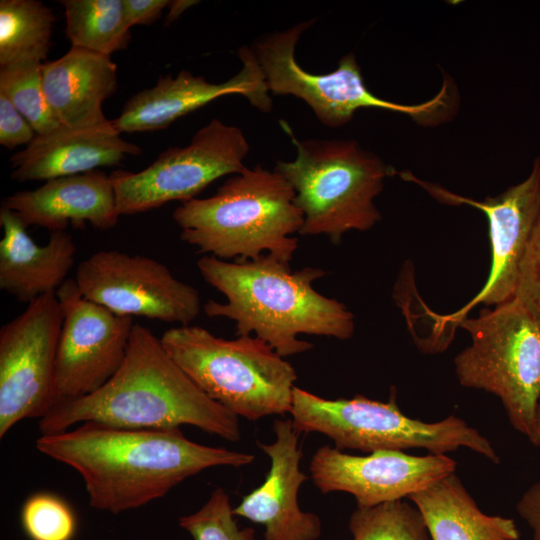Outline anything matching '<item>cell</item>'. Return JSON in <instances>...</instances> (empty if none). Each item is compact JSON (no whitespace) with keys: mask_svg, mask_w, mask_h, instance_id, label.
Masks as SVG:
<instances>
[{"mask_svg":"<svg viewBox=\"0 0 540 540\" xmlns=\"http://www.w3.org/2000/svg\"><path fill=\"white\" fill-rule=\"evenodd\" d=\"M35 445L80 474L91 507L112 514L164 497L205 469L254 461L249 453L191 441L180 428L134 429L93 421L41 435Z\"/></svg>","mask_w":540,"mask_h":540,"instance_id":"6da1fadb","label":"cell"},{"mask_svg":"<svg viewBox=\"0 0 540 540\" xmlns=\"http://www.w3.org/2000/svg\"><path fill=\"white\" fill-rule=\"evenodd\" d=\"M89 421L134 429L192 425L231 442L241 437L238 417L209 398L139 323L118 371L95 392L58 401L38 428L55 434Z\"/></svg>","mask_w":540,"mask_h":540,"instance_id":"7a4b0ae2","label":"cell"},{"mask_svg":"<svg viewBox=\"0 0 540 540\" xmlns=\"http://www.w3.org/2000/svg\"><path fill=\"white\" fill-rule=\"evenodd\" d=\"M197 267L226 297V303L208 300L205 314L233 320L237 336L254 333L284 358L312 349L300 334L346 340L354 333L352 312L314 289L313 283L327 274L321 268L292 271L270 254L243 262L204 255Z\"/></svg>","mask_w":540,"mask_h":540,"instance_id":"3957f363","label":"cell"},{"mask_svg":"<svg viewBox=\"0 0 540 540\" xmlns=\"http://www.w3.org/2000/svg\"><path fill=\"white\" fill-rule=\"evenodd\" d=\"M295 192L278 172L246 167L208 198L181 203L173 219L180 238L198 253L243 262L270 254L289 264L298 248L303 213Z\"/></svg>","mask_w":540,"mask_h":540,"instance_id":"277c9868","label":"cell"},{"mask_svg":"<svg viewBox=\"0 0 540 540\" xmlns=\"http://www.w3.org/2000/svg\"><path fill=\"white\" fill-rule=\"evenodd\" d=\"M282 126L297 153L292 161H277L274 171L295 192L304 217L299 234L326 235L337 245L346 232L372 229L382 219L375 198L396 171L355 140H298L286 123Z\"/></svg>","mask_w":540,"mask_h":540,"instance_id":"5b68a950","label":"cell"},{"mask_svg":"<svg viewBox=\"0 0 540 540\" xmlns=\"http://www.w3.org/2000/svg\"><path fill=\"white\" fill-rule=\"evenodd\" d=\"M160 340L187 376L237 417L256 421L290 412L296 371L258 337L226 340L185 325L166 330Z\"/></svg>","mask_w":540,"mask_h":540,"instance_id":"8992f818","label":"cell"},{"mask_svg":"<svg viewBox=\"0 0 540 540\" xmlns=\"http://www.w3.org/2000/svg\"><path fill=\"white\" fill-rule=\"evenodd\" d=\"M289 413L300 434L321 433L341 451L369 454L422 448L439 455L468 448L493 463L500 461L490 441L459 417L451 415L431 423L404 414L394 389L389 400L381 402L361 395L329 400L295 386Z\"/></svg>","mask_w":540,"mask_h":540,"instance_id":"52a82bcc","label":"cell"},{"mask_svg":"<svg viewBox=\"0 0 540 540\" xmlns=\"http://www.w3.org/2000/svg\"><path fill=\"white\" fill-rule=\"evenodd\" d=\"M314 21L306 20L263 35L252 45L270 93L293 95L303 100L316 118L331 128L346 125L355 112L363 108L402 113L423 126L440 125L454 116L458 106L457 92L447 79L432 99L402 104L379 98L367 88L352 52L344 55L337 68L329 73L306 71L295 58V48L303 32Z\"/></svg>","mask_w":540,"mask_h":540,"instance_id":"ba28073f","label":"cell"},{"mask_svg":"<svg viewBox=\"0 0 540 540\" xmlns=\"http://www.w3.org/2000/svg\"><path fill=\"white\" fill-rule=\"evenodd\" d=\"M458 324L471 337L454 359L459 383L497 396L511 425L530 440L540 402V323L512 298Z\"/></svg>","mask_w":540,"mask_h":540,"instance_id":"9c48e42d","label":"cell"},{"mask_svg":"<svg viewBox=\"0 0 540 540\" xmlns=\"http://www.w3.org/2000/svg\"><path fill=\"white\" fill-rule=\"evenodd\" d=\"M249 149L239 127L212 119L188 145L169 147L147 168L113 171L109 177L117 212L119 216L132 215L170 201L183 203L197 198L215 180L241 173Z\"/></svg>","mask_w":540,"mask_h":540,"instance_id":"30bf717a","label":"cell"},{"mask_svg":"<svg viewBox=\"0 0 540 540\" xmlns=\"http://www.w3.org/2000/svg\"><path fill=\"white\" fill-rule=\"evenodd\" d=\"M63 323L55 293L29 304L0 330V438L19 421L42 418L55 404L54 380Z\"/></svg>","mask_w":540,"mask_h":540,"instance_id":"8fae6325","label":"cell"},{"mask_svg":"<svg viewBox=\"0 0 540 540\" xmlns=\"http://www.w3.org/2000/svg\"><path fill=\"white\" fill-rule=\"evenodd\" d=\"M74 280L85 298L118 315L185 326L201 311L197 289L143 255L99 250L78 264Z\"/></svg>","mask_w":540,"mask_h":540,"instance_id":"7c38bea8","label":"cell"},{"mask_svg":"<svg viewBox=\"0 0 540 540\" xmlns=\"http://www.w3.org/2000/svg\"><path fill=\"white\" fill-rule=\"evenodd\" d=\"M56 296L63 323L55 368V404L102 387L123 363L135 324L133 317L118 315L85 298L74 279H67Z\"/></svg>","mask_w":540,"mask_h":540,"instance_id":"4fadbf2b","label":"cell"},{"mask_svg":"<svg viewBox=\"0 0 540 540\" xmlns=\"http://www.w3.org/2000/svg\"><path fill=\"white\" fill-rule=\"evenodd\" d=\"M400 175L404 180L418 184L442 203L465 204L482 210L488 220L491 268L487 282L468 304L443 319L459 323L477 304L497 306L514 298L522 260L540 213V156L534 159L524 180L483 201L457 195L410 172H401Z\"/></svg>","mask_w":540,"mask_h":540,"instance_id":"5bb4252c","label":"cell"},{"mask_svg":"<svg viewBox=\"0 0 540 540\" xmlns=\"http://www.w3.org/2000/svg\"><path fill=\"white\" fill-rule=\"evenodd\" d=\"M456 466L446 454L380 450L356 456L325 445L313 454L309 471L322 493L346 492L354 496L357 507H373L409 498L455 473Z\"/></svg>","mask_w":540,"mask_h":540,"instance_id":"9a60e30c","label":"cell"},{"mask_svg":"<svg viewBox=\"0 0 540 540\" xmlns=\"http://www.w3.org/2000/svg\"><path fill=\"white\" fill-rule=\"evenodd\" d=\"M241 70L225 82L213 83L188 70L161 75L152 88L134 94L112 121L119 133L165 129L177 119L225 95L239 94L262 112L272 109L262 70L251 47L238 50Z\"/></svg>","mask_w":540,"mask_h":540,"instance_id":"2e32d148","label":"cell"},{"mask_svg":"<svg viewBox=\"0 0 540 540\" xmlns=\"http://www.w3.org/2000/svg\"><path fill=\"white\" fill-rule=\"evenodd\" d=\"M273 431L274 442H257L270 458L266 478L243 497L233 514L263 525L264 540H317L321 521L316 514L303 511L297 499L301 485L308 480L300 469V433L291 419H275Z\"/></svg>","mask_w":540,"mask_h":540,"instance_id":"e0dca14e","label":"cell"},{"mask_svg":"<svg viewBox=\"0 0 540 540\" xmlns=\"http://www.w3.org/2000/svg\"><path fill=\"white\" fill-rule=\"evenodd\" d=\"M141 148L121 138L112 121L94 127L60 125L37 134L23 150L10 158V177L16 182L50 180L82 174L100 167L119 165Z\"/></svg>","mask_w":540,"mask_h":540,"instance_id":"ac0fdd59","label":"cell"},{"mask_svg":"<svg viewBox=\"0 0 540 540\" xmlns=\"http://www.w3.org/2000/svg\"><path fill=\"white\" fill-rule=\"evenodd\" d=\"M1 207L11 210L26 228L36 225L50 232L86 222L109 230L120 217L110 177L99 170L47 180L36 189L5 197Z\"/></svg>","mask_w":540,"mask_h":540,"instance_id":"d6986e66","label":"cell"},{"mask_svg":"<svg viewBox=\"0 0 540 540\" xmlns=\"http://www.w3.org/2000/svg\"><path fill=\"white\" fill-rule=\"evenodd\" d=\"M0 288L17 301L29 304L36 298L55 293L67 280L77 251L72 235L50 232L45 245L33 241L21 220L1 207Z\"/></svg>","mask_w":540,"mask_h":540,"instance_id":"ffe728a7","label":"cell"},{"mask_svg":"<svg viewBox=\"0 0 540 540\" xmlns=\"http://www.w3.org/2000/svg\"><path fill=\"white\" fill-rule=\"evenodd\" d=\"M44 92L60 124L73 128L103 125V103L118 87L111 56L73 47L60 58L42 63Z\"/></svg>","mask_w":540,"mask_h":540,"instance_id":"44dd1931","label":"cell"},{"mask_svg":"<svg viewBox=\"0 0 540 540\" xmlns=\"http://www.w3.org/2000/svg\"><path fill=\"white\" fill-rule=\"evenodd\" d=\"M409 499L420 512L431 540H519L511 518L480 510L459 477L450 474Z\"/></svg>","mask_w":540,"mask_h":540,"instance_id":"7402d4cb","label":"cell"},{"mask_svg":"<svg viewBox=\"0 0 540 540\" xmlns=\"http://www.w3.org/2000/svg\"><path fill=\"white\" fill-rule=\"evenodd\" d=\"M56 18L37 0L0 1V66L40 62L51 47Z\"/></svg>","mask_w":540,"mask_h":540,"instance_id":"603a6c76","label":"cell"},{"mask_svg":"<svg viewBox=\"0 0 540 540\" xmlns=\"http://www.w3.org/2000/svg\"><path fill=\"white\" fill-rule=\"evenodd\" d=\"M71 46L111 56L126 49L131 34L123 0H63Z\"/></svg>","mask_w":540,"mask_h":540,"instance_id":"cb8c5ba5","label":"cell"},{"mask_svg":"<svg viewBox=\"0 0 540 540\" xmlns=\"http://www.w3.org/2000/svg\"><path fill=\"white\" fill-rule=\"evenodd\" d=\"M353 540H429L415 506L397 500L373 507H357L350 516Z\"/></svg>","mask_w":540,"mask_h":540,"instance_id":"d4e9b609","label":"cell"},{"mask_svg":"<svg viewBox=\"0 0 540 540\" xmlns=\"http://www.w3.org/2000/svg\"><path fill=\"white\" fill-rule=\"evenodd\" d=\"M41 67L40 62L0 66V94L25 117L36 134L47 133L61 125L47 101Z\"/></svg>","mask_w":540,"mask_h":540,"instance_id":"484cf974","label":"cell"},{"mask_svg":"<svg viewBox=\"0 0 540 540\" xmlns=\"http://www.w3.org/2000/svg\"><path fill=\"white\" fill-rule=\"evenodd\" d=\"M229 495L218 487L196 512L179 518V526L194 540H254L255 530L240 528Z\"/></svg>","mask_w":540,"mask_h":540,"instance_id":"4316f807","label":"cell"},{"mask_svg":"<svg viewBox=\"0 0 540 540\" xmlns=\"http://www.w3.org/2000/svg\"><path fill=\"white\" fill-rule=\"evenodd\" d=\"M20 519L31 540H72L77 527L70 506L49 493L30 496L21 508Z\"/></svg>","mask_w":540,"mask_h":540,"instance_id":"83f0119b","label":"cell"},{"mask_svg":"<svg viewBox=\"0 0 540 540\" xmlns=\"http://www.w3.org/2000/svg\"><path fill=\"white\" fill-rule=\"evenodd\" d=\"M514 298L540 323V213L522 260Z\"/></svg>","mask_w":540,"mask_h":540,"instance_id":"f1b7e54d","label":"cell"},{"mask_svg":"<svg viewBox=\"0 0 540 540\" xmlns=\"http://www.w3.org/2000/svg\"><path fill=\"white\" fill-rule=\"evenodd\" d=\"M36 132L25 117L0 94V144L8 149L28 145Z\"/></svg>","mask_w":540,"mask_h":540,"instance_id":"f546056e","label":"cell"},{"mask_svg":"<svg viewBox=\"0 0 540 540\" xmlns=\"http://www.w3.org/2000/svg\"><path fill=\"white\" fill-rule=\"evenodd\" d=\"M126 20L130 27L134 25H150L156 22L169 0H123Z\"/></svg>","mask_w":540,"mask_h":540,"instance_id":"4dcf8cb0","label":"cell"},{"mask_svg":"<svg viewBox=\"0 0 540 540\" xmlns=\"http://www.w3.org/2000/svg\"><path fill=\"white\" fill-rule=\"evenodd\" d=\"M516 508L530 527L533 540H540V479L523 493Z\"/></svg>","mask_w":540,"mask_h":540,"instance_id":"1f68e13d","label":"cell"},{"mask_svg":"<svg viewBox=\"0 0 540 540\" xmlns=\"http://www.w3.org/2000/svg\"><path fill=\"white\" fill-rule=\"evenodd\" d=\"M199 1L195 0H172L168 6V13L165 18V25H169L177 20L187 9L196 5Z\"/></svg>","mask_w":540,"mask_h":540,"instance_id":"d6a6232c","label":"cell"},{"mask_svg":"<svg viewBox=\"0 0 540 540\" xmlns=\"http://www.w3.org/2000/svg\"><path fill=\"white\" fill-rule=\"evenodd\" d=\"M529 441L536 447L540 446V402L536 413L534 432Z\"/></svg>","mask_w":540,"mask_h":540,"instance_id":"836d02e7","label":"cell"}]
</instances>
